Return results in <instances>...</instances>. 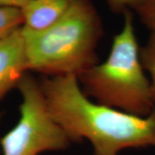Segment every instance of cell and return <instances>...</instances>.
I'll return each instance as SVG.
<instances>
[{
  "instance_id": "obj_4",
  "label": "cell",
  "mask_w": 155,
  "mask_h": 155,
  "mask_svg": "<svg viewBox=\"0 0 155 155\" xmlns=\"http://www.w3.org/2000/svg\"><path fill=\"white\" fill-rule=\"evenodd\" d=\"M17 87L22 97L20 117L0 140L3 155H40L67 149L72 141L51 116L41 84L25 75Z\"/></svg>"
},
{
  "instance_id": "obj_10",
  "label": "cell",
  "mask_w": 155,
  "mask_h": 155,
  "mask_svg": "<svg viewBox=\"0 0 155 155\" xmlns=\"http://www.w3.org/2000/svg\"><path fill=\"white\" fill-rule=\"evenodd\" d=\"M109 5L115 12H127L135 10L141 0H107Z\"/></svg>"
},
{
  "instance_id": "obj_6",
  "label": "cell",
  "mask_w": 155,
  "mask_h": 155,
  "mask_svg": "<svg viewBox=\"0 0 155 155\" xmlns=\"http://www.w3.org/2000/svg\"><path fill=\"white\" fill-rule=\"evenodd\" d=\"M71 0H31L22 8V27L40 32L53 26L69 7Z\"/></svg>"
},
{
  "instance_id": "obj_9",
  "label": "cell",
  "mask_w": 155,
  "mask_h": 155,
  "mask_svg": "<svg viewBox=\"0 0 155 155\" xmlns=\"http://www.w3.org/2000/svg\"><path fill=\"white\" fill-rule=\"evenodd\" d=\"M134 11L142 23L152 32L155 31V0H141Z\"/></svg>"
},
{
  "instance_id": "obj_2",
  "label": "cell",
  "mask_w": 155,
  "mask_h": 155,
  "mask_svg": "<svg viewBox=\"0 0 155 155\" xmlns=\"http://www.w3.org/2000/svg\"><path fill=\"white\" fill-rule=\"evenodd\" d=\"M28 70L48 77H78L97 64V45L103 35L91 0H71L61 19L43 31L22 27Z\"/></svg>"
},
{
  "instance_id": "obj_7",
  "label": "cell",
  "mask_w": 155,
  "mask_h": 155,
  "mask_svg": "<svg viewBox=\"0 0 155 155\" xmlns=\"http://www.w3.org/2000/svg\"><path fill=\"white\" fill-rule=\"evenodd\" d=\"M23 17L21 10L0 7V40L22 28Z\"/></svg>"
},
{
  "instance_id": "obj_8",
  "label": "cell",
  "mask_w": 155,
  "mask_h": 155,
  "mask_svg": "<svg viewBox=\"0 0 155 155\" xmlns=\"http://www.w3.org/2000/svg\"><path fill=\"white\" fill-rule=\"evenodd\" d=\"M140 59L144 69L149 73L152 93L155 103V31L151 33L146 46L140 49Z\"/></svg>"
},
{
  "instance_id": "obj_5",
  "label": "cell",
  "mask_w": 155,
  "mask_h": 155,
  "mask_svg": "<svg viewBox=\"0 0 155 155\" xmlns=\"http://www.w3.org/2000/svg\"><path fill=\"white\" fill-rule=\"evenodd\" d=\"M28 71L22 28L0 40V98Z\"/></svg>"
},
{
  "instance_id": "obj_11",
  "label": "cell",
  "mask_w": 155,
  "mask_h": 155,
  "mask_svg": "<svg viewBox=\"0 0 155 155\" xmlns=\"http://www.w3.org/2000/svg\"><path fill=\"white\" fill-rule=\"evenodd\" d=\"M31 0H0V7L22 10Z\"/></svg>"
},
{
  "instance_id": "obj_1",
  "label": "cell",
  "mask_w": 155,
  "mask_h": 155,
  "mask_svg": "<svg viewBox=\"0 0 155 155\" xmlns=\"http://www.w3.org/2000/svg\"><path fill=\"white\" fill-rule=\"evenodd\" d=\"M40 84L54 120L71 141L89 140L93 155L155 147V109L138 116L93 102L73 75L47 77Z\"/></svg>"
},
{
  "instance_id": "obj_3",
  "label": "cell",
  "mask_w": 155,
  "mask_h": 155,
  "mask_svg": "<svg viewBox=\"0 0 155 155\" xmlns=\"http://www.w3.org/2000/svg\"><path fill=\"white\" fill-rule=\"evenodd\" d=\"M124 14L122 30L113 39L106 61L86 70L78 79L84 93L97 103L147 116L155 109L151 83L140 59L133 15L130 11Z\"/></svg>"
}]
</instances>
